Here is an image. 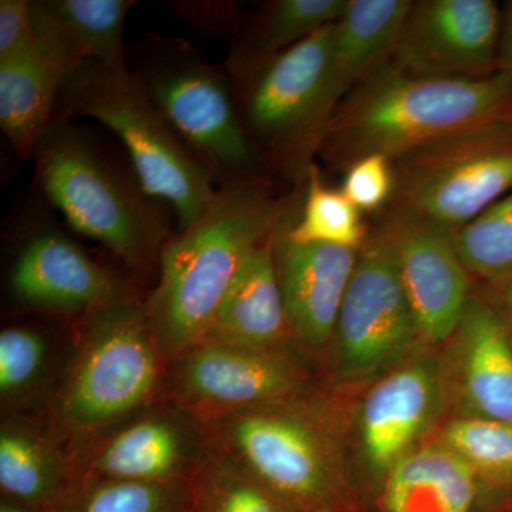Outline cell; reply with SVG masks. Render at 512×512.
I'll return each instance as SVG.
<instances>
[{
  "instance_id": "obj_5",
  "label": "cell",
  "mask_w": 512,
  "mask_h": 512,
  "mask_svg": "<svg viewBox=\"0 0 512 512\" xmlns=\"http://www.w3.org/2000/svg\"><path fill=\"white\" fill-rule=\"evenodd\" d=\"M127 70L146 89L217 188L259 183L255 156L237 109L231 74L183 37L148 32L127 49Z\"/></svg>"
},
{
  "instance_id": "obj_29",
  "label": "cell",
  "mask_w": 512,
  "mask_h": 512,
  "mask_svg": "<svg viewBox=\"0 0 512 512\" xmlns=\"http://www.w3.org/2000/svg\"><path fill=\"white\" fill-rule=\"evenodd\" d=\"M188 512H296L227 458L214 453L194 478Z\"/></svg>"
},
{
  "instance_id": "obj_3",
  "label": "cell",
  "mask_w": 512,
  "mask_h": 512,
  "mask_svg": "<svg viewBox=\"0 0 512 512\" xmlns=\"http://www.w3.org/2000/svg\"><path fill=\"white\" fill-rule=\"evenodd\" d=\"M168 360L137 296L80 316L45 424L67 461L101 434L161 402Z\"/></svg>"
},
{
  "instance_id": "obj_23",
  "label": "cell",
  "mask_w": 512,
  "mask_h": 512,
  "mask_svg": "<svg viewBox=\"0 0 512 512\" xmlns=\"http://www.w3.org/2000/svg\"><path fill=\"white\" fill-rule=\"evenodd\" d=\"M70 466L46 424L23 417L3 419L0 427V488L3 498L45 511L62 493Z\"/></svg>"
},
{
  "instance_id": "obj_31",
  "label": "cell",
  "mask_w": 512,
  "mask_h": 512,
  "mask_svg": "<svg viewBox=\"0 0 512 512\" xmlns=\"http://www.w3.org/2000/svg\"><path fill=\"white\" fill-rule=\"evenodd\" d=\"M49 340L39 330L9 326L0 333V399L18 409L39 387L49 365Z\"/></svg>"
},
{
  "instance_id": "obj_1",
  "label": "cell",
  "mask_w": 512,
  "mask_h": 512,
  "mask_svg": "<svg viewBox=\"0 0 512 512\" xmlns=\"http://www.w3.org/2000/svg\"><path fill=\"white\" fill-rule=\"evenodd\" d=\"M291 222L268 181L225 185L161 249L144 309L165 359L200 343L239 269Z\"/></svg>"
},
{
  "instance_id": "obj_18",
  "label": "cell",
  "mask_w": 512,
  "mask_h": 512,
  "mask_svg": "<svg viewBox=\"0 0 512 512\" xmlns=\"http://www.w3.org/2000/svg\"><path fill=\"white\" fill-rule=\"evenodd\" d=\"M461 416L512 424V335L484 295H471L453 335Z\"/></svg>"
},
{
  "instance_id": "obj_14",
  "label": "cell",
  "mask_w": 512,
  "mask_h": 512,
  "mask_svg": "<svg viewBox=\"0 0 512 512\" xmlns=\"http://www.w3.org/2000/svg\"><path fill=\"white\" fill-rule=\"evenodd\" d=\"M377 231L392 251L420 339L440 345L453 338L473 295L453 234L393 207Z\"/></svg>"
},
{
  "instance_id": "obj_6",
  "label": "cell",
  "mask_w": 512,
  "mask_h": 512,
  "mask_svg": "<svg viewBox=\"0 0 512 512\" xmlns=\"http://www.w3.org/2000/svg\"><path fill=\"white\" fill-rule=\"evenodd\" d=\"M56 117L96 120L119 138L141 184L170 205L178 229L194 221L217 191L127 66L74 64L60 90Z\"/></svg>"
},
{
  "instance_id": "obj_11",
  "label": "cell",
  "mask_w": 512,
  "mask_h": 512,
  "mask_svg": "<svg viewBox=\"0 0 512 512\" xmlns=\"http://www.w3.org/2000/svg\"><path fill=\"white\" fill-rule=\"evenodd\" d=\"M214 456L204 423L170 396L90 441L70 474L150 484H191Z\"/></svg>"
},
{
  "instance_id": "obj_7",
  "label": "cell",
  "mask_w": 512,
  "mask_h": 512,
  "mask_svg": "<svg viewBox=\"0 0 512 512\" xmlns=\"http://www.w3.org/2000/svg\"><path fill=\"white\" fill-rule=\"evenodd\" d=\"M201 421L215 454L254 477L296 512L325 510L338 497L343 480L338 439L318 404L305 396Z\"/></svg>"
},
{
  "instance_id": "obj_34",
  "label": "cell",
  "mask_w": 512,
  "mask_h": 512,
  "mask_svg": "<svg viewBox=\"0 0 512 512\" xmlns=\"http://www.w3.org/2000/svg\"><path fill=\"white\" fill-rule=\"evenodd\" d=\"M175 13L187 19V22L201 29L211 30L218 35H227L231 39L239 19L232 3H174Z\"/></svg>"
},
{
  "instance_id": "obj_21",
  "label": "cell",
  "mask_w": 512,
  "mask_h": 512,
  "mask_svg": "<svg viewBox=\"0 0 512 512\" xmlns=\"http://www.w3.org/2000/svg\"><path fill=\"white\" fill-rule=\"evenodd\" d=\"M412 0H349L336 23L328 83L330 111L389 62ZM332 117V116H330Z\"/></svg>"
},
{
  "instance_id": "obj_17",
  "label": "cell",
  "mask_w": 512,
  "mask_h": 512,
  "mask_svg": "<svg viewBox=\"0 0 512 512\" xmlns=\"http://www.w3.org/2000/svg\"><path fill=\"white\" fill-rule=\"evenodd\" d=\"M285 228L275 239V261L292 339L322 349L332 342L360 249L299 244Z\"/></svg>"
},
{
  "instance_id": "obj_4",
  "label": "cell",
  "mask_w": 512,
  "mask_h": 512,
  "mask_svg": "<svg viewBox=\"0 0 512 512\" xmlns=\"http://www.w3.org/2000/svg\"><path fill=\"white\" fill-rule=\"evenodd\" d=\"M32 158L40 190L73 231L100 242L137 274L158 268L174 234L170 205L148 194L133 165L111 156L73 119L57 117Z\"/></svg>"
},
{
  "instance_id": "obj_37",
  "label": "cell",
  "mask_w": 512,
  "mask_h": 512,
  "mask_svg": "<svg viewBox=\"0 0 512 512\" xmlns=\"http://www.w3.org/2000/svg\"><path fill=\"white\" fill-rule=\"evenodd\" d=\"M0 512H42V511L35 510V508H30V507H28V505L16 503V501L8 500V498H3L2 504H0Z\"/></svg>"
},
{
  "instance_id": "obj_26",
  "label": "cell",
  "mask_w": 512,
  "mask_h": 512,
  "mask_svg": "<svg viewBox=\"0 0 512 512\" xmlns=\"http://www.w3.org/2000/svg\"><path fill=\"white\" fill-rule=\"evenodd\" d=\"M191 484H150L70 474L42 512H188Z\"/></svg>"
},
{
  "instance_id": "obj_22",
  "label": "cell",
  "mask_w": 512,
  "mask_h": 512,
  "mask_svg": "<svg viewBox=\"0 0 512 512\" xmlns=\"http://www.w3.org/2000/svg\"><path fill=\"white\" fill-rule=\"evenodd\" d=\"M384 477L386 512H471L483 485L440 441L417 447Z\"/></svg>"
},
{
  "instance_id": "obj_24",
  "label": "cell",
  "mask_w": 512,
  "mask_h": 512,
  "mask_svg": "<svg viewBox=\"0 0 512 512\" xmlns=\"http://www.w3.org/2000/svg\"><path fill=\"white\" fill-rule=\"evenodd\" d=\"M349 0H274L255 16L239 19L225 67L229 74L252 69L339 22Z\"/></svg>"
},
{
  "instance_id": "obj_32",
  "label": "cell",
  "mask_w": 512,
  "mask_h": 512,
  "mask_svg": "<svg viewBox=\"0 0 512 512\" xmlns=\"http://www.w3.org/2000/svg\"><path fill=\"white\" fill-rule=\"evenodd\" d=\"M393 161L382 154L359 158L349 165L342 192L359 211H375L392 200Z\"/></svg>"
},
{
  "instance_id": "obj_35",
  "label": "cell",
  "mask_w": 512,
  "mask_h": 512,
  "mask_svg": "<svg viewBox=\"0 0 512 512\" xmlns=\"http://www.w3.org/2000/svg\"><path fill=\"white\" fill-rule=\"evenodd\" d=\"M485 285H487L485 299L494 306L495 311L500 313L512 335V274L485 282Z\"/></svg>"
},
{
  "instance_id": "obj_2",
  "label": "cell",
  "mask_w": 512,
  "mask_h": 512,
  "mask_svg": "<svg viewBox=\"0 0 512 512\" xmlns=\"http://www.w3.org/2000/svg\"><path fill=\"white\" fill-rule=\"evenodd\" d=\"M512 119V76H414L392 63L363 80L333 111L318 147L323 160L350 165L382 154L396 160L461 131Z\"/></svg>"
},
{
  "instance_id": "obj_10",
  "label": "cell",
  "mask_w": 512,
  "mask_h": 512,
  "mask_svg": "<svg viewBox=\"0 0 512 512\" xmlns=\"http://www.w3.org/2000/svg\"><path fill=\"white\" fill-rule=\"evenodd\" d=\"M420 339L389 245L379 231L360 248L332 338L333 372L375 377L400 365Z\"/></svg>"
},
{
  "instance_id": "obj_8",
  "label": "cell",
  "mask_w": 512,
  "mask_h": 512,
  "mask_svg": "<svg viewBox=\"0 0 512 512\" xmlns=\"http://www.w3.org/2000/svg\"><path fill=\"white\" fill-rule=\"evenodd\" d=\"M336 23L252 69L231 74L239 120L255 156L262 167L291 180H306L332 116L328 83Z\"/></svg>"
},
{
  "instance_id": "obj_9",
  "label": "cell",
  "mask_w": 512,
  "mask_h": 512,
  "mask_svg": "<svg viewBox=\"0 0 512 512\" xmlns=\"http://www.w3.org/2000/svg\"><path fill=\"white\" fill-rule=\"evenodd\" d=\"M392 207L454 232L512 191V119L393 160Z\"/></svg>"
},
{
  "instance_id": "obj_16",
  "label": "cell",
  "mask_w": 512,
  "mask_h": 512,
  "mask_svg": "<svg viewBox=\"0 0 512 512\" xmlns=\"http://www.w3.org/2000/svg\"><path fill=\"white\" fill-rule=\"evenodd\" d=\"M10 288L26 308L80 315L136 296L123 279L53 228L36 231L20 248Z\"/></svg>"
},
{
  "instance_id": "obj_20",
  "label": "cell",
  "mask_w": 512,
  "mask_h": 512,
  "mask_svg": "<svg viewBox=\"0 0 512 512\" xmlns=\"http://www.w3.org/2000/svg\"><path fill=\"white\" fill-rule=\"evenodd\" d=\"M276 237L255 249L239 269L202 340L247 348H285L292 339L276 271Z\"/></svg>"
},
{
  "instance_id": "obj_13",
  "label": "cell",
  "mask_w": 512,
  "mask_h": 512,
  "mask_svg": "<svg viewBox=\"0 0 512 512\" xmlns=\"http://www.w3.org/2000/svg\"><path fill=\"white\" fill-rule=\"evenodd\" d=\"M501 16L493 0L413 2L389 62L414 76H493L500 72Z\"/></svg>"
},
{
  "instance_id": "obj_27",
  "label": "cell",
  "mask_w": 512,
  "mask_h": 512,
  "mask_svg": "<svg viewBox=\"0 0 512 512\" xmlns=\"http://www.w3.org/2000/svg\"><path fill=\"white\" fill-rule=\"evenodd\" d=\"M306 194L301 218L285 228V235L299 244H323L360 249L366 242V228L360 211L342 190L323 181L318 165L306 174Z\"/></svg>"
},
{
  "instance_id": "obj_15",
  "label": "cell",
  "mask_w": 512,
  "mask_h": 512,
  "mask_svg": "<svg viewBox=\"0 0 512 512\" xmlns=\"http://www.w3.org/2000/svg\"><path fill=\"white\" fill-rule=\"evenodd\" d=\"M446 370L434 353L413 356L369 390L360 407V444L366 464L386 476L439 419Z\"/></svg>"
},
{
  "instance_id": "obj_25",
  "label": "cell",
  "mask_w": 512,
  "mask_h": 512,
  "mask_svg": "<svg viewBox=\"0 0 512 512\" xmlns=\"http://www.w3.org/2000/svg\"><path fill=\"white\" fill-rule=\"evenodd\" d=\"M134 0H35V18L74 63L127 66L124 25Z\"/></svg>"
},
{
  "instance_id": "obj_33",
  "label": "cell",
  "mask_w": 512,
  "mask_h": 512,
  "mask_svg": "<svg viewBox=\"0 0 512 512\" xmlns=\"http://www.w3.org/2000/svg\"><path fill=\"white\" fill-rule=\"evenodd\" d=\"M36 37L32 0L0 2V63L25 52Z\"/></svg>"
},
{
  "instance_id": "obj_19",
  "label": "cell",
  "mask_w": 512,
  "mask_h": 512,
  "mask_svg": "<svg viewBox=\"0 0 512 512\" xmlns=\"http://www.w3.org/2000/svg\"><path fill=\"white\" fill-rule=\"evenodd\" d=\"M32 45L0 63V127L18 157H33L40 138L55 119L57 100L74 66L62 46L35 18Z\"/></svg>"
},
{
  "instance_id": "obj_30",
  "label": "cell",
  "mask_w": 512,
  "mask_h": 512,
  "mask_svg": "<svg viewBox=\"0 0 512 512\" xmlns=\"http://www.w3.org/2000/svg\"><path fill=\"white\" fill-rule=\"evenodd\" d=\"M470 275L484 282L512 274V191L453 234Z\"/></svg>"
},
{
  "instance_id": "obj_36",
  "label": "cell",
  "mask_w": 512,
  "mask_h": 512,
  "mask_svg": "<svg viewBox=\"0 0 512 512\" xmlns=\"http://www.w3.org/2000/svg\"><path fill=\"white\" fill-rule=\"evenodd\" d=\"M498 70L512 76V2L505 3L503 16H501Z\"/></svg>"
},
{
  "instance_id": "obj_12",
  "label": "cell",
  "mask_w": 512,
  "mask_h": 512,
  "mask_svg": "<svg viewBox=\"0 0 512 512\" xmlns=\"http://www.w3.org/2000/svg\"><path fill=\"white\" fill-rule=\"evenodd\" d=\"M308 375L285 348L202 340L168 360V394L195 416L303 396Z\"/></svg>"
},
{
  "instance_id": "obj_28",
  "label": "cell",
  "mask_w": 512,
  "mask_h": 512,
  "mask_svg": "<svg viewBox=\"0 0 512 512\" xmlns=\"http://www.w3.org/2000/svg\"><path fill=\"white\" fill-rule=\"evenodd\" d=\"M440 443L471 468L480 483L512 491V424L460 416L441 433Z\"/></svg>"
}]
</instances>
